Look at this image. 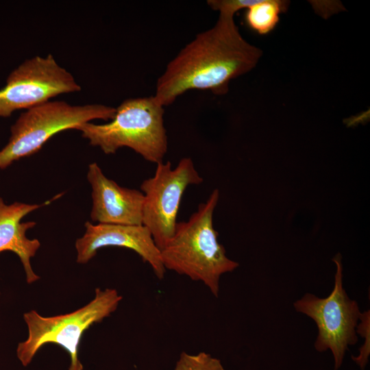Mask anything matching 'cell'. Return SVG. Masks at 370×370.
<instances>
[{
  "mask_svg": "<svg viewBox=\"0 0 370 370\" xmlns=\"http://www.w3.org/2000/svg\"><path fill=\"white\" fill-rule=\"evenodd\" d=\"M87 178L92 188V221L143 225L144 195L140 190L119 186L108 178L96 162L89 164Z\"/></svg>",
  "mask_w": 370,
  "mask_h": 370,
  "instance_id": "10",
  "label": "cell"
},
{
  "mask_svg": "<svg viewBox=\"0 0 370 370\" xmlns=\"http://www.w3.org/2000/svg\"><path fill=\"white\" fill-rule=\"evenodd\" d=\"M164 107L155 97L131 98L116 108L112 120L104 124L90 122L78 126L92 146L112 154L129 147L145 160L158 164L167 151L168 140L164 123Z\"/></svg>",
  "mask_w": 370,
  "mask_h": 370,
  "instance_id": "3",
  "label": "cell"
},
{
  "mask_svg": "<svg viewBox=\"0 0 370 370\" xmlns=\"http://www.w3.org/2000/svg\"><path fill=\"white\" fill-rule=\"evenodd\" d=\"M219 191L215 189L186 221L177 222L174 234L160 249L165 269L202 282L217 297L221 276L238 263L228 258L213 227V212Z\"/></svg>",
  "mask_w": 370,
  "mask_h": 370,
  "instance_id": "2",
  "label": "cell"
},
{
  "mask_svg": "<svg viewBox=\"0 0 370 370\" xmlns=\"http://www.w3.org/2000/svg\"><path fill=\"white\" fill-rule=\"evenodd\" d=\"M333 261L336 271L331 293L325 298L306 293L293 305L297 312L316 323L318 334L314 347L320 352L331 350L336 370L341 366L348 346L358 342L356 328L362 313L358 303L351 299L343 288L341 254H336Z\"/></svg>",
  "mask_w": 370,
  "mask_h": 370,
  "instance_id": "6",
  "label": "cell"
},
{
  "mask_svg": "<svg viewBox=\"0 0 370 370\" xmlns=\"http://www.w3.org/2000/svg\"><path fill=\"white\" fill-rule=\"evenodd\" d=\"M80 90L74 77L51 54L34 56L14 69L0 89V117H9L16 110H27L59 95Z\"/></svg>",
  "mask_w": 370,
  "mask_h": 370,
  "instance_id": "8",
  "label": "cell"
},
{
  "mask_svg": "<svg viewBox=\"0 0 370 370\" xmlns=\"http://www.w3.org/2000/svg\"><path fill=\"white\" fill-rule=\"evenodd\" d=\"M174 370H225L221 361L206 352L195 355L181 353Z\"/></svg>",
  "mask_w": 370,
  "mask_h": 370,
  "instance_id": "13",
  "label": "cell"
},
{
  "mask_svg": "<svg viewBox=\"0 0 370 370\" xmlns=\"http://www.w3.org/2000/svg\"><path fill=\"white\" fill-rule=\"evenodd\" d=\"M122 299L116 289L97 288L94 298L73 312L52 317H43L34 310L25 312L23 319L28 335L17 345V358L27 367L40 349L52 343L67 352L70 358L69 370H84L78 354L83 334L92 325L110 316Z\"/></svg>",
  "mask_w": 370,
  "mask_h": 370,
  "instance_id": "4",
  "label": "cell"
},
{
  "mask_svg": "<svg viewBox=\"0 0 370 370\" xmlns=\"http://www.w3.org/2000/svg\"><path fill=\"white\" fill-rule=\"evenodd\" d=\"M154 175L140 184L144 195L143 225L162 249L173 236L182 197L190 185L199 184L203 178L190 158H182L173 169L170 161L156 164Z\"/></svg>",
  "mask_w": 370,
  "mask_h": 370,
  "instance_id": "7",
  "label": "cell"
},
{
  "mask_svg": "<svg viewBox=\"0 0 370 370\" xmlns=\"http://www.w3.org/2000/svg\"><path fill=\"white\" fill-rule=\"evenodd\" d=\"M289 4L283 0H256L246 9L245 23L256 33L268 34L275 28L280 14L287 11Z\"/></svg>",
  "mask_w": 370,
  "mask_h": 370,
  "instance_id": "12",
  "label": "cell"
},
{
  "mask_svg": "<svg viewBox=\"0 0 370 370\" xmlns=\"http://www.w3.org/2000/svg\"><path fill=\"white\" fill-rule=\"evenodd\" d=\"M361 322L358 326L356 332L365 338V344L360 349V354L358 357L352 356V359L359 365L361 369H364L369 354V311H365L361 314L360 319Z\"/></svg>",
  "mask_w": 370,
  "mask_h": 370,
  "instance_id": "14",
  "label": "cell"
},
{
  "mask_svg": "<svg viewBox=\"0 0 370 370\" xmlns=\"http://www.w3.org/2000/svg\"><path fill=\"white\" fill-rule=\"evenodd\" d=\"M50 202L47 201L41 205L14 202L7 205L0 197V253L10 251L18 256L29 284L40 279L32 269L31 259L40 248V243L26 236L27 231L34 227L36 222H21V220L29 212Z\"/></svg>",
  "mask_w": 370,
  "mask_h": 370,
  "instance_id": "11",
  "label": "cell"
},
{
  "mask_svg": "<svg viewBox=\"0 0 370 370\" xmlns=\"http://www.w3.org/2000/svg\"><path fill=\"white\" fill-rule=\"evenodd\" d=\"M85 233L75 242L77 262L86 264L106 247H120L137 253L143 261L152 268L156 277L162 280L166 269L162 264L160 251L151 232L143 225H120L85 223Z\"/></svg>",
  "mask_w": 370,
  "mask_h": 370,
  "instance_id": "9",
  "label": "cell"
},
{
  "mask_svg": "<svg viewBox=\"0 0 370 370\" xmlns=\"http://www.w3.org/2000/svg\"><path fill=\"white\" fill-rule=\"evenodd\" d=\"M262 55L242 36L234 16L219 14L213 27L197 34L167 64L153 96L165 107L191 90L223 95L230 82L251 71Z\"/></svg>",
  "mask_w": 370,
  "mask_h": 370,
  "instance_id": "1",
  "label": "cell"
},
{
  "mask_svg": "<svg viewBox=\"0 0 370 370\" xmlns=\"http://www.w3.org/2000/svg\"><path fill=\"white\" fill-rule=\"evenodd\" d=\"M116 108L101 104L72 106L49 101L21 114L11 127L7 145L0 150V169L38 152L53 136L95 119L110 121Z\"/></svg>",
  "mask_w": 370,
  "mask_h": 370,
  "instance_id": "5",
  "label": "cell"
}]
</instances>
